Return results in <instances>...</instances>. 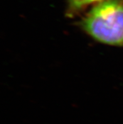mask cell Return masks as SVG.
<instances>
[{
    "label": "cell",
    "instance_id": "6da1fadb",
    "mask_svg": "<svg viewBox=\"0 0 123 124\" xmlns=\"http://www.w3.org/2000/svg\"><path fill=\"white\" fill-rule=\"evenodd\" d=\"M81 27L99 42L123 47V3L119 0L101 2L84 17Z\"/></svg>",
    "mask_w": 123,
    "mask_h": 124
},
{
    "label": "cell",
    "instance_id": "7a4b0ae2",
    "mask_svg": "<svg viewBox=\"0 0 123 124\" xmlns=\"http://www.w3.org/2000/svg\"><path fill=\"white\" fill-rule=\"evenodd\" d=\"M101 0H69L70 9L72 11H77L86 6Z\"/></svg>",
    "mask_w": 123,
    "mask_h": 124
}]
</instances>
